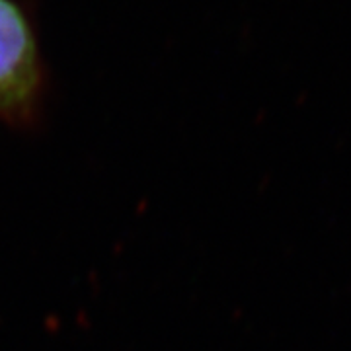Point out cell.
Listing matches in <instances>:
<instances>
[{"instance_id": "obj_1", "label": "cell", "mask_w": 351, "mask_h": 351, "mask_svg": "<svg viewBox=\"0 0 351 351\" xmlns=\"http://www.w3.org/2000/svg\"><path fill=\"white\" fill-rule=\"evenodd\" d=\"M41 90L43 64L32 20L18 0H0V119L29 123Z\"/></svg>"}]
</instances>
